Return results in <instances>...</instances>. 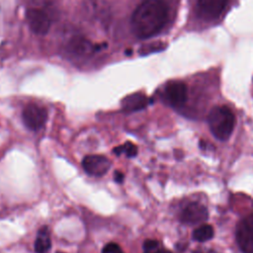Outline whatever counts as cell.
<instances>
[{"mask_svg": "<svg viewBox=\"0 0 253 253\" xmlns=\"http://www.w3.org/2000/svg\"><path fill=\"white\" fill-rule=\"evenodd\" d=\"M167 21V6L162 0H145L133 12L131 30L139 39L159 33Z\"/></svg>", "mask_w": 253, "mask_h": 253, "instance_id": "1", "label": "cell"}, {"mask_svg": "<svg viewBox=\"0 0 253 253\" xmlns=\"http://www.w3.org/2000/svg\"><path fill=\"white\" fill-rule=\"evenodd\" d=\"M208 123L211 133L217 139L226 140L233 131L235 118L227 107L217 106L211 110Z\"/></svg>", "mask_w": 253, "mask_h": 253, "instance_id": "2", "label": "cell"}, {"mask_svg": "<svg viewBox=\"0 0 253 253\" xmlns=\"http://www.w3.org/2000/svg\"><path fill=\"white\" fill-rule=\"evenodd\" d=\"M24 125L31 130L41 129L46 123L47 111L45 108L36 104L27 105L22 113Z\"/></svg>", "mask_w": 253, "mask_h": 253, "instance_id": "3", "label": "cell"}, {"mask_svg": "<svg viewBox=\"0 0 253 253\" xmlns=\"http://www.w3.org/2000/svg\"><path fill=\"white\" fill-rule=\"evenodd\" d=\"M236 240L242 253H253V213L237 224Z\"/></svg>", "mask_w": 253, "mask_h": 253, "instance_id": "4", "label": "cell"}, {"mask_svg": "<svg viewBox=\"0 0 253 253\" xmlns=\"http://www.w3.org/2000/svg\"><path fill=\"white\" fill-rule=\"evenodd\" d=\"M30 29L37 35H45L50 28L51 20L48 14L39 8H30L26 12Z\"/></svg>", "mask_w": 253, "mask_h": 253, "instance_id": "5", "label": "cell"}, {"mask_svg": "<svg viewBox=\"0 0 253 253\" xmlns=\"http://www.w3.org/2000/svg\"><path fill=\"white\" fill-rule=\"evenodd\" d=\"M82 167L87 174L101 177L110 169L111 161L104 155H87L82 160Z\"/></svg>", "mask_w": 253, "mask_h": 253, "instance_id": "6", "label": "cell"}, {"mask_svg": "<svg viewBox=\"0 0 253 253\" xmlns=\"http://www.w3.org/2000/svg\"><path fill=\"white\" fill-rule=\"evenodd\" d=\"M209 212L205 206L200 203L189 204L181 212L180 220L185 224H198L208 219Z\"/></svg>", "mask_w": 253, "mask_h": 253, "instance_id": "7", "label": "cell"}, {"mask_svg": "<svg viewBox=\"0 0 253 253\" xmlns=\"http://www.w3.org/2000/svg\"><path fill=\"white\" fill-rule=\"evenodd\" d=\"M165 96L171 106L181 107L187 101V86L181 81H172L165 87Z\"/></svg>", "mask_w": 253, "mask_h": 253, "instance_id": "8", "label": "cell"}, {"mask_svg": "<svg viewBox=\"0 0 253 253\" xmlns=\"http://www.w3.org/2000/svg\"><path fill=\"white\" fill-rule=\"evenodd\" d=\"M228 0H198L199 13L208 20L217 18L225 8Z\"/></svg>", "mask_w": 253, "mask_h": 253, "instance_id": "9", "label": "cell"}, {"mask_svg": "<svg viewBox=\"0 0 253 253\" xmlns=\"http://www.w3.org/2000/svg\"><path fill=\"white\" fill-rule=\"evenodd\" d=\"M149 103L150 100L144 94L134 93L122 100V108L126 113H132L144 109Z\"/></svg>", "mask_w": 253, "mask_h": 253, "instance_id": "10", "label": "cell"}, {"mask_svg": "<svg viewBox=\"0 0 253 253\" xmlns=\"http://www.w3.org/2000/svg\"><path fill=\"white\" fill-rule=\"evenodd\" d=\"M99 45H93L83 37H74L68 43V50L75 54H86L94 50H98Z\"/></svg>", "mask_w": 253, "mask_h": 253, "instance_id": "11", "label": "cell"}, {"mask_svg": "<svg viewBox=\"0 0 253 253\" xmlns=\"http://www.w3.org/2000/svg\"><path fill=\"white\" fill-rule=\"evenodd\" d=\"M51 246V239L48 227L43 225L42 226L35 240V252L36 253H47Z\"/></svg>", "mask_w": 253, "mask_h": 253, "instance_id": "12", "label": "cell"}, {"mask_svg": "<svg viewBox=\"0 0 253 253\" xmlns=\"http://www.w3.org/2000/svg\"><path fill=\"white\" fill-rule=\"evenodd\" d=\"M213 236V229L210 224H203L196 228L193 232V238L196 241L204 242L211 239Z\"/></svg>", "mask_w": 253, "mask_h": 253, "instance_id": "13", "label": "cell"}, {"mask_svg": "<svg viewBox=\"0 0 253 253\" xmlns=\"http://www.w3.org/2000/svg\"><path fill=\"white\" fill-rule=\"evenodd\" d=\"M113 152L118 156L125 153L127 157H134L137 154V147L132 142L126 141L123 145H119V146L115 147L113 149Z\"/></svg>", "mask_w": 253, "mask_h": 253, "instance_id": "14", "label": "cell"}, {"mask_svg": "<svg viewBox=\"0 0 253 253\" xmlns=\"http://www.w3.org/2000/svg\"><path fill=\"white\" fill-rule=\"evenodd\" d=\"M143 253H172L161 247L157 240L146 239L143 243Z\"/></svg>", "mask_w": 253, "mask_h": 253, "instance_id": "15", "label": "cell"}, {"mask_svg": "<svg viewBox=\"0 0 253 253\" xmlns=\"http://www.w3.org/2000/svg\"><path fill=\"white\" fill-rule=\"evenodd\" d=\"M102 253H124V251L122 250V248L120 247L119 244L110 242L103 247Z\"/></svg>", "mask_w": 253, "mask_h": 253, "instance_id": "16", "label": "cell"}, {"mask_svg": "<svg viewBox=\"0 0 253 253\" xmlns=\"http://www.w3.org/2000/svg\"><path fill=\"white\" fill-rule=\"evenodd\" d=\"M114 180H115L117 183H119V184L123 183L124 180H125V175H124V173L121 172V171H115V173H114Z\"/></svg>", "mask_w": 253, "mask_h": 253, "instance_id": "17", "label": "cell"}, {"mask_svg": "<svg viewBox=\"0 0 253 253\" xmlns=\"http://www.w3.org/2000/svg\"><path fill=\"white\" fill-rule=\"evenodd\" d=\"M193 253H216L215 251H213V250H208V251H203V250H200V249H198V250H195Z\"/></svg>", "mask_w": 253, "mask_h": 253, "instance_id": "18", "label": "cell"}, {"mask_svg": "<svg viewBox=\"0 0 253 253\" xmlns=\"http://www.w3.org/2000/svg\"><path fill=\"white\" fill-rule=\"evenodd\" d=\"M56 253H63V252H56Z\"/></svg>", "mask_w": 253, "mask_h": 253, "instance_id": "19", "label": "cell"}]
</instances>
